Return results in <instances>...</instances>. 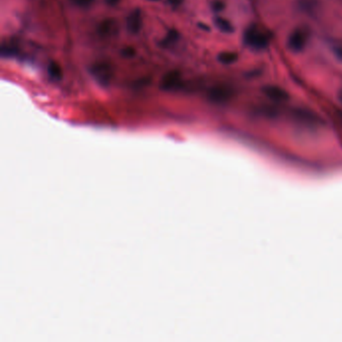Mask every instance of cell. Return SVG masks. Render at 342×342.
Instances as JSON below:
<instances>
[{
  "instance_id": "ba28073f",
  "label": "cell",
  "mask_w": 342,
  "mask_h": 342,
  "mask_svg": "<svg viewBox=\"0 0 342 342\" xmlns=\"http://www.w3.org/2000/svg\"><path fill=\"white\" fill-rule=\"evenodd\" d=\"M115 28H116L115 22L110 19H105L99 24L98 31L101 36H108L115 31Z\"/></svg>"
},
{
  "instance_id": "8992f818",
  "label": "cell",
  "mask_w": 342,
  "mask_h": 342,
  "mask_svg": "<svg viewBox=\"0 0 342 342\" xmlns=\"http://www.w3.org/2000/svg\"><path fill=\"white\" fill-rule=\"evenodd\" d=\"M143 25V17H142V12L139 8L135 9L130 13L127 19V27L128 30L132 34H138L142 28Z\"/></svg>"
},
{
  "instance_id": "2e32d148",
  "label": "cell",
  "mask_w": 342,
  "mask_h": 342,
  "mask_svg": "<svg viewBox=\"0 0 342 342\" xmlns=\"http://www.w3.org/2000/svg\"><path fill=\"white\" fill-rule=\"evenodd\" d=\"M213 7H214L215 10H221V8L223 7V4H222V2H220V1H216V2L214 3Z\"/></svg>"
},
{
  "instance_id": "30bf717a",
  "label": "cell",
  "mask_w": 342,
  "mask_h": 342,
  "mask_svg": "<svg viewBox=\"0 0 342 342\" xmlns=\"http://www.w3.org/2000/svg\"><path fill=\"white\" fill-rule=\"evenodd\" d=\"M178 40H179V32L177 30H175V29H171L168 32L167 36L163 40L161 45H162L163 48H169L170 46H172L176 42H178Z\"/></svg>"
},
{
  "instance_id": "8fae6325",
  "label": "cell",
  "mask_w": 342,
  "mask_h": 342,
  "mask_svg": "<svg viewBox=\"0 0 342 342\" xmlns=\"http://www.w3.org/2000/svg\"><path fill=\"white\" fill-rule=\"evenodd\" d=\"M49 74L52 80L59 81L62 78V72L60 66L56 62H50L49 65Z\"/></svg>"
},
{
  "instance_id": "3957f363",
  "label": "cell",
  "mask_w": 342,
  "mask_h": 342,
  "mask_svg": "<svg viewBox=\"0 0 342 342\" xmlns=\"http://www.w3.org/2000/svg\"><path fill=\"white\" fill-rule=\"evenodd\" d=\"M182 85L181 73L177 70H172L164 75L161 81V90L165 92H172L180 89Z\"/></svg>"
},
{
  "instance_id": "d6986e66",
  "label": "cell",
  "mask_w": 342,
  "mask_h": 342,
  "mask_svg": "<svg viewBox=\"0 0 342 342\" xmlns=\"http://www.w3.org/2000/svg\"><path fill=\"white\" fill-rule=\"evenodd\" d=\"M341 98H342V93H341Z\"/></svg>"
},
{
  "instance_id": "6da1fadb",
  "label": "cell",
  "mask_w": 342,
  "mask_h": 342,
  "mask_svg": "<svg viewBox=\"0 0 342 342\" xmlns=\"http://www.w3.org/2000/svg\"><path fill=\"white\" fill-rule=\"evenodd\" d=\"M244 43L253 49H264L269 45V36L258 27L251 25L244 31Z\"/></svg>"
},
{
  "instance_id": "52a82bcc",
  "label": "cell",
  "mask_w": 342,
  "mask_h": 342,
  "mask_svg": "<svg viewBox=\"0 0 342 342\" xmlns=\"http://www.w3.org/2000/svg\"><path fill=\"white\" fill-rule=\"evenodd\" d=\"M263 93L267 96L269 98L276 100V101H282L288 98V94L283 89L276 87V86H267L263 89Z\"/></svg>"
},
{
  "instance_id": "9a60e30c",
  "label": "cell",
  "mask_w": 342,
  "mask_h": 342,
  "mask_svg": "<svg viewBox=\"0 0 342 342\" xmlns=\"http://www.w3.org/2000/svg\"><path fill=\"white\" fill-rule=\"evenodd\" d=\"M104 1L109 6H116V5H118L120 3L121 0H104Z\"/></svg>"
},
{
  "instance_id": "7c38bea8",
  "label": "cell",
  "mask_w": 342,
  "mask_h": 342,
  "mask_svg": "<svg viewBox=\"0 0 342 342\" xmlns=\"http://www.w3.org/2000/svg\"><path fill=\"white\" fill-rule=\"evenodd\" d=\"M215 23H216L217 27H218L221 31H223V32L229 33V32H232V31H233V27H232L231 23H230L229 21H228V20L222 18V17H218V18L215 20Z\"/></svg>"
},
{
  "instance_id": "5bb4252c",
  "label": "cell",
  "mask_w": 342,
  "mask_h": 342,
  "mask_svg": "<svg viewBox=\"0 0 342 342\" xmlns=\"http://www.w3.org/2000/svg\"><path fill=\"white\" fill-rule=\"evenodd\" d=\"M71 2L79 7L87 8L94 3V0H71Z\"/></svg>"
},
{
  "instance_id": "9c48e42d",
  "label": "cell",
  "mask_w": 342,
  "mask_h": 342,
  "mask_svg": "<svg viewBox=\"0 0 342 342\" xmlns=\"http://www.w3.org/2000/svg\"><path fill=\"white\" fill-rule=\"evenodd\" d=\"M238 58L237 53L232 51H224L218 55V59L223 64H231L235 62Z\"/></svg>"
},
{
  "instance_id": "277c9868",
  "label": "cell",
  "mask_w": 342,
  "mask_h": 342,
  "mask_svg": "<svg viewBox=\"0 0 342 342\" xmlns=\"http://www.w3.org/2000/svg\"><path fill=\"white\" fill-rule=\"evenodd\" d=\"M233 92L230 88H228L226 86H217L212 88L209 91L208 97L209 99L212 100L213 102L217 103H222L227 100H229L232 98Z\"/></svg>"
},
{
  "instance_id": "4fadbf2b",
  "label": "cell",
  "mask_w": 342,
  "mask_h": 342,
  "mask_svg": "<svg viewBox=\"0 0 342 342\" xmlns=\"http://www.w3.org/2000/svg\"><path fill=\"white\" fill-rule=\"evenodd\" d=\"M17 53V49L11 46H3L1 49L2 56H15Z\"/></svg>"
},
{
  "instance_id": "7a4b0ae2",
  "label": "cell",
  "mask_w": 342,
  "mask_h": 342,
  "mask_svg": "<svg viewBox=\"0 0 342 342\" xmlns=\"http://www.w3.org/2000/svg\"><path fill=\"white\" fill-rule=\"evenodd\" d=\"M91 73L98 84L107 86L112 78V68L106 62H98L92 66Z\"/></svg>"
},
{
  "instance_id": "5b68a950",
  "label": "cell",
  "mask_w": 342,
  "mask_h": 342,
  "mask_svg": "<svg viewBox=\"0 0 342 342\" xmlns=\"http://www.w3.org/2000/svg\"><path fill=\"white\" fill-rule=\"evenodd\" d=\"M307 43V34L301 29L295 30L289 37L288 45L291 50L300 51L304 49Z\"/></svg>"
},
{
  "instance_id": "e0dca14e",
  "label": "cell",
  "mask_w": 342,
  "mask_h": 342,
  "mask_svg": "<svg viewBox=\"0 0 342 342\" xmlns=\"http://www.w3.org/2000/svg\"><path fill=\"white\" fill-rule=\"evenodd\" d=\"M337 54L342 58V49H339L337 50Z\"/></svg>"
},
{
  "instance_id": "ac0fdd59",
  "label": "cell",
  "mask_w": 342,
  "mask_h": 342,
  "mask_svg": "<svg viewBox=\"0 0 342 342\" xmlns=\"http://www.w3.org/2000/svg\"><path fill=\"white\" fill-rule=\"evenodd\" d=\"M149 1H157V0H149Z\"/></svg>"
}]
</instances>
